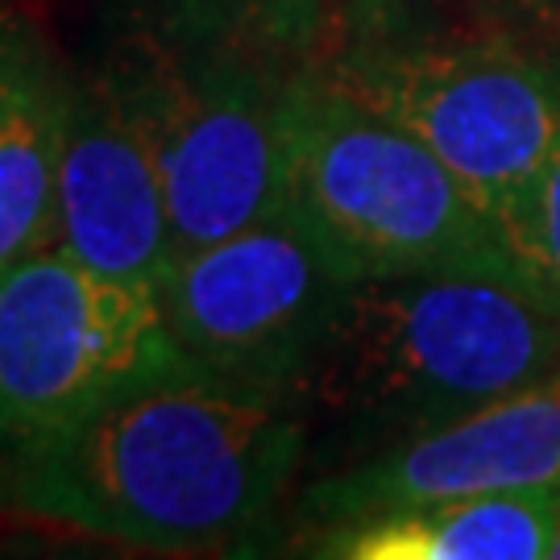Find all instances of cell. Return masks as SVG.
<instances>
[{
	"label": "cell",
	"mask_w": 560,
	"mask_h": 560,
	"mask_svg": "<svg viewBox=\"0 0 560 560\" xmlns=\"http://www.w3.org/2000/svg\"><path fill=\"white\" fill-rule=\"evenodd\" d=\"M183 358L159 295L42 245L0 270V453Z\"/></svg>",
	"instance_id": "4"
},
{
	"label": "cell",
	"mask_w": 560,
	"mask_h": 560,
	"mask_svg": "<svg viewBox=\"0 0 560 560\" xmlns=\"http://www.w3.org/2000/svg\"><path fill=\"white\" fill-rule=\"evenodd\" d=\"M0 4H4V0H0Z\"/></svg>",
	"instance_id": "14"
},
{
	"label": "cell",
	"mask_w": 560,
	"mask_h": 560,
	"mask_svg": "<svg viewBox=\"0 0 560 560\" xmlns=\"http://www.w3.org/2000/svg\"><path fill=\"white\" fill-rule=\"evenodd\" d=\"M332 80L411 129L502 229L560 129V67L506 42L374 50Z\"/></svg>",
	"instance_id": "6"
},
{
	"label": "cell",
	"mask_w": 560,
	"mask_h": 560,
	"mask_svg": "<svg viewBox=\"0 0 560 560\" xmlns=\"http://www.w3.org/2000/svg\"><path fill=\"white\" fill-rule=\"evenodd\" d=\"M282 208L358 275L515 258L499 217L411 129L337 80L287 88Z\"/></svg>",
	"instance_id": "3"
},
{
	"label": "cell",
	"mask_w": 560,
	"mask_h": 560,
	"mask_svg": "<svg viewBox=\"0 0 560 560\" xmlns=\"http://www.w3.org/2000/svg\"><path fill=\"white\" fill-rule=\"evenodd\" d=\"M159 154L175 261L282 212L287 88L245 62L117 71Z\"/></svg>",
	"instance_id": "7"
},
{
	"label": "cell",
	"mask_w": 560,
	"mask_h": 560,
	"mask_svg": "<svg viewBox=\"0 0 560 560\" xmlns=\"http://www.w3.org/2000/svg\"><path fill=\"white\" fill-rule=\"evenodd\" d=\"M532 486H560V365L460 420L386 444L316 481L303 494L300 515L312 527H337Z\"/></svg>",
	"instance_id": "8"
},
{
	"label": "cell",
	"mask_w": 560,
	"mask_h": 560,
	"mask_svg": "<svg viewBox=\"0 0 560 560\" xmlns=\"http://www.w3.org/2000/svg\"><path fill=\"white\" fill-rule=\"evenodd\" d=\"M71 101L46 34L0 4V270L55 241Z\"/></svg>",
	"instance_id": "10"
},
{
	"label": "cell",
	"mask_w": 560,
	"mask_h": 560,
	"mask_svg": "<svg viewBox=\"0 0 560 560\" xmlns=\"http://www.w3.org/2000/svg\"><path fill=\"white\" fill-rule=\"evenodd\" d=\"M55 245L88 270L159 295L175 266L159 154L120 75L75 83L55 203Z\"/></svg>",
	"instance_id": "9"
},
{
	"label": "cell",
	"mask_w": 560,
	"mask_h": 560,
	"mask_svg": "<svg viewBox=\"0 0 560 560\" xmlns=\"http://www.w3.org/2000/svg\"><path fill=\"white\" fill-rule=\"evenodd\" d=\"M552 560H560V527H557V540H552Z\"/></svg>",
	"instance_id": "13"
},
{
	"label": "cell",
	"mask_w": 560,
	"mask_h": 560,
	"mask_svg": "<svg viewBox=\"0 0 560 560\" xmlns=\"http://www.w3.org/2000/svg\"><path fill=\"white\" fill-rule=\"evenodd\" d=\"M358 279L282 208L175 261L159 307L171 340L203 370L295 395Z\"/></svg>",
	"instance_id": "5"
},
{
	"label": "cell",
	"mask_w": 560,
	"mask_h": 560,
	"mask_svg": "<svg viewBox=\"0 0 560 560\" xmlns=\"http://www.w3.org/2000/svg\"><path fill=\"white\" fill-rule=\"evenodd\" d=\"M291 399L191 358L159 365L9 448L4 502L141 552H221L279 506L300 469L303 420Z\"/></svg>",
	"instance_id": "1"
},
{
	"label": "cell",
	"mask_w": 560,
	"mask_h": 560,
	"mask_svg": "<svg viewBox=\"0 0 560 560\" xmlns=\"http://www.w3.org/2000/svg\"><path fill=\"white\" fill-rule=\"evenodd\" d=\"M506 237L523 270L560 307V129L532 187L506 217Z\"/></svg>",
	"instance_id": "12"
},
{
	"label": "cell",
	"mask_w": 560,
	"mask_h": 560,
	"mask_svg": "<svg viewBox=\"0 0 560 560\" xmlns=\"http://www.w3.org/2000/svg\"><path fill=\"white\" fill-rule=\"evenodd\" d=\"M560 527V486L469 494L312 532L316 557L345 560H544Z\"/></svg>",
	"instance_id": "11"
},
{
	"label": "cell",
	"mask_w": 560,
	"mask_h": 560,
	"mask_svg": "<svg viewBox=\"0 0 560 560\" xmlns=\"http://www.w3.org/2000/svg\"><path fill=\"white\" fill-rule=\"evenodd\" d=\"M557 365L560 307L520 258H460L361 275L300 390L386 448Z\"/></svg>",
	"instance_id": "2"
}]
</instances>
